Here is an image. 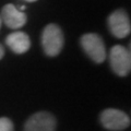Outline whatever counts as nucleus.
Instances as JSON below:
<instances>
[{"mask_svg": "<svg viewBox=\"0 0 131 131\" xmlns=\"http://www.w3.org/2000/svg\"><path fill=\"white\" fill-rule=\"evenodd\" d=\"M101 122L108 130H122L130 126V118L119 109L108 108L102 113Z\"/></svg>", "mask_w": 131, "mask_h": 131, "instance_id": "4", "label": "nucleus"}, {"mask_svg": "<svg viewBox=\"0 0 131 131\" xmlns=\"http://www.w3.org/2000/svg\"><path fill=\"white\" fill-rule=\"evenodd\" d=\"M0 131H14L13 124L9 118H0Z\"/></svg>", "mask_w": 131, "mask_h": 131, "instance_id": "9", "label": "nucleus"}, {"mask_svg": "<svg viewBox=\"0 0 131 131\" xmlns=\"http://www.w3.org/2000/svg\"><path fill=\"white\" fill-rule=\"evenodd\" d=\"M24 1H27V2H34L36 0H24Z\"/></svg>", "mask_w": 131, "mask_h": 131, "instance_id": "11", "label": "nucleus"}, {"mask_svg": "<svg viewBox=\"0 0 131 131\" xmlns=\"http://www.w3.org/2000/svg\"><path fill=\"white\" fill-rule=\"evenodd\" d=\"M1 21L10 28H20L26 23V14L23 11L19 10L13 5H7L3 7L1 12Z\"/></svg>", "mask_w": 131, "mask_h": 131, "instance_id": "7", "label": "nucleus"}, {"mask_svg": "<svg viewBox=\"0 0 131 131\" xmlns=\"http://www.w3.org/2000/svg\"><path fill=\"white\" fill-rule=\"evenodd\" d=\"M81 45L86 55L96 63H102L106 59V48L103 39L95 33H88L82 36Z\"/></svg>", "mask_w": 131, "mask_h": 131, "instance_id": "2", "label": "nucleus"}, {"mask_svg": "<svg viewBox=\"0 0 131 131\" xmlns=\"http://www.w3.org/2000/svg\"><path fill=\"white\" fill-rule=\"evenodd\" d=\"M108 25L110 32L118 38H124L130 34V19L125 10L114 11L108 18Z\"/></svg>", "mask_w": 131, "mask_h": 131, "instance_id": "5", "label": "nucleus"}, {"mask_svg": "<svg viewBox=\"0 0 131 131\" xmlns=\"http://www.w3.org/2000/svg\"><path fill=\"white\" fill-rule=\"evenodd\" d=\"M1 23H2V21H1V18H0V26H1Z\"/></svg>", "mask_w": 131, "mask_h": 131, "instance_id": "12", "label": "nucleus"}, {"mask_svg": "<svg viewBox=\"0 0 131 131\" xmlns=\"http://www.w3.org/2000/svg\"><path fill=\"white\" fill-rule=\"evenodd\" d=\"M63 34L60 27L56 24H48L42 34V45L45 54L48 56H57L63 47Z\"/></svg>", "mask_w": 131, "mask_h": 131, "instance_id": "1", "label": "nucleus"}, {"mask_svg": "<svg viewBox=\"0 0 131 131\" xmlns=\"http://www.w3.org/2000/svg\"><path fill=\"white\" fill-rule=\"evenodd\" d=\"M3 55H5V49H3V47H2V45L0 44V59L3 57Z\"/></svg>", "mask_w": 131, "mask_h": 131, "instance_id": "10", "label": "nucleus"}, {"mask_svg": "<svg viewBox=\"0 0 131 131\" xmlns=\"http://www.w3.org/2000/svg\"><path fill=\"white\" fill-rule=\"evenodd\" d=\"M110 66L114 72L120 77H125L130 73L131 69V57L130 50L121 45H116L112 48L109 54Z\"/></svg>", "mask_w": 131, "mask_h": 131, "instance_id": "3", "label": "nucleus"}, {"mask_svg": "<svg viewBox=\"0 0 131 131\" xmlns=\"http://www.w3.org/2000/svg\"><path fill=\"white\" fill-rule=\"evenodd\" d=\"M56 118L50 113L39 112L34 114L26 121L24 131H55Z\"/></svg>", "mask_w": 131, "mask_h": 131, "instance_id": "6", "label": "nucleus"}, {"mask_svg": "<svg viewBox=\"0 0 131 131\" xmlns=\"http://www.w3.org/2000/svg\"><path fill=\"white\" fill-rule=\"evenodd\" d=\"M6 44L15 54H24L31 47V40L26 33L24 32H13L8 35L6 38Z\"/></svg>", "mask_w": 131, "mask_h": 131, "instance_id": "8", "label": "nucleus"}]
</instances>
